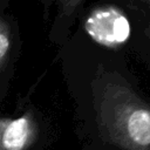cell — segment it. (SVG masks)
<instances>
[{
  "instance_id": "5b68a950",
  "label": "cell",
  "mask_w": 150,
  "mask_h": 150,
  "mask_svg": "<svg viewBox=\"0 0 150 150\" xmlns=\"http://www.w3.org/2000/svg\"><path fill=\"white\" fill-rule=\"evenodd\" d=\"M57 1L60 2L62 13L64 15H70L79 8V6L83 0H57Z\"/></svg>"
},
{
  "instance_id": "277c9868",
  "label": "cell",
  "mask_w": 150,
  "mask_h": 150,
  "mask_svg": "<svg viewBox=\"0 0 150 150\" xmlns=\"http://www.w3.org/2000/svg\"><path fill=\"white\" fill-rule=\"evenodd\" d=\"M34 125L28 115L0 120V150H23L33 137Z\"/></svg>"
},
{
  "instance_id": "6da1fadb",
  "label": "cell",
  "mask_w": 150,
  "mask_h": 150,
  "mask_svg": "<svg viewBox=\"0 0 150 150\" xmlns=\"http://www.w3.org/2000/svg\"><path fill=\"white\" fill-rule=\"evenodd\" d=\"M98 120L112 141L130 150L150 146V107L123 81H105L97 96Z\"/></svg>"
},
{
  "instance_id": "3957f363",
  "label": "cell",
  "mask_w": 150,
  "mask_h": 150,
  "mask_svg": "<svg viewBox=\"0 0 150 150\" xmlns=\"http://www.w3.org/2000/svg\"><path fill=\"white\" fill-rule=\"evenodd\" d=\"M18 26L9 14L8 1L0 0V89L7 86L20 52Z\"/></svg>"
},
{
  "instance_id": "8992f818",
  "label": "cell",
  "mask_w": 150,
  "mask_h": 150,
  "mask_svg": "<svg viewBox=\"0 0 150 150\" xmlns=\"http://www.w3.org/2000/svg\"><path fill=\"white\" fill-rule=\"evenodd\" d=\"M145 33H146V35L149 36V39H150V25L146 27V29H145Z\"/></svg>"
},
{
  "instance_id": "52a82bcc",
  "label": "cell",
  "mask_w": 150,
  "mask_h": 150,
  "mask_svg": "<svg viewBox=\"0 0 150 150\" xmlns=\"http://www.w3.org/2000/svg\"><path fill=\"white\" fill-rule=\"evenodd\" d=\"M144 1H146V2H149V4H150V0H144Z\"/></svg>"
},
{
  "instance_id": "7a4b0ae2",
  "label": "cell",
  "mask_w": 150,
  "mask_h": 150,
  "mask_svg": "<svg viewBox=\"0 0 150 150\" xmlns=\"http://www.w3.org/2000/svg\"><path fill=\"white\" fill-rule=\"evenodd\" d=\"M84 30L96 43L116 48L129 40L131 27L122 9L104 5L96 7L88 14L84 21Z\"/></svg>"
}]
</instances>
